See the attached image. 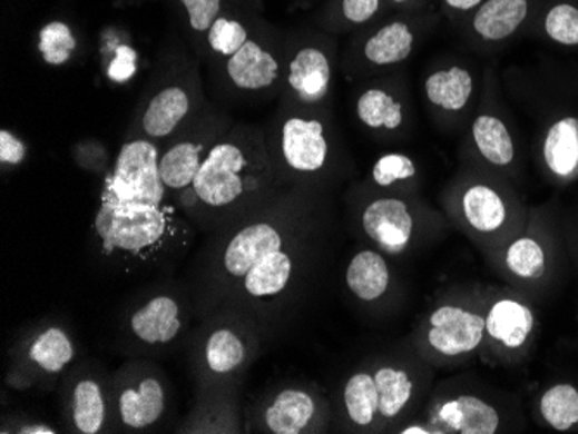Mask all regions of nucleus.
<instances>
[{
    "instance_id": "f257e3e1",
    "label": "nucleus",
    "mask_w": 578,
    "mask_h": 434,
    "mask_svg": "<svg viewBox=\"0 0 578 434\" xmlns=\"http://www.w3.org/2000/svg\"><path fill=\"white\" fill-rule=\"evenodd\" d=\"M317 230L307 206L274 195L206 234L184 277L198 320L218 308H236L268 334L307 268Z\"/></svg>"
},
{
    "instance_id": "f03ea898",
    "label": "nucleus",
    "mask_w": 578,
    "mask_h": 434,
    "mask_svg": "<svg viewBox=\"0 0 578 434\" xmlns=\"http://www.w3.org/2000/svg\"><path fill=\"white\" fill-rule=\"evenodd\" d=\"M272 186L274 171L261 132L236 127L215 144L195 183L175 203L199 233L212 234L272 198Z\"/></svg>"
},
{
    "instance_id": "7ed1b4c3",
    "label": "nucleus",
    "mask_w": 578,
    "mask_h": 434,
    "mask_svg": "<svg viewBox=\"0 0 578 434\" xmlns=\"http://www.w3.org/2000/svg\"><path fill=\"white\" fill-rule=\"evenodd\" d=\"M196 225L175 203L153 206L99 205L90 225L94 251L111 270L172 276L195 245Z\"/></svg>"
},
{
    "instance_id": "20e7f679",
    "label": "nucleus",
    "mask_w": 578,
    "mask_h": 434,
    "mask_svg": "<svg viewBox=\"0 0 578 434\" xmlns=\"http://www.w3.org/2000/svg\"><path fill=\"white\" fill-rule=\"evenodd\" d=\"M195 299L186 280L161 276L130 296L117 323L118 352L125 357H167L186 348L195 329Z\"/></svg>"
},
{
    "instance_id": "39448f33",
    "label": "nucleus",
    "mask_w": 578,
    "mask_h": 434,
    "mask_svg": "<svg viewBox=\"0 0 578 434\" xmlns=\"http://www.w3.org/2000/svg\"><path fill=\"white\" fill-rule=\"evenodd\" d=\"M265 334L252 315L236 308H218L199 318L186 346L196 388L243 383Z\"/></svg>"
},
{
    "instance_id": "423d86ee",
    "label": "nucleus",
    "mask_w": 578,
    "mask_h": 434,
    "mask_svg": "<svg viewBox=\"0 0 578 434\" xmlns=\"http://www.w3.org/2000/svg\"><path fill=\"white\" fill-rule=\"evenodd\" d=\"M174 388L156 358H127L111 371L115 433H149L164 426Z\"/></svg>"
},
{
    "instance_id": "0eeeda50",
    "label": "nucleus",
    "mask_w": 578,
    "mask_h": 434,
    "mask_svg": "<svg viewBox=\"0 0 578 434\" xmlns=\"http://www.w3.org/2000/svg\"><path fill=\"white\" fill-rule=\"evenodd\" d=\"M78 355L74 331L59 318H40L28 324L9 348V362L25 368L40 393L58 389L62 376L78 361Z\"/></svg>"
},
{
    "instance_id": "6e6552de",
    "label": "nucleus",
    "mask_w": 578,
    "mask_h": 434,
    "mask_svg": "<svg viewBox=\"0 0 578 434\" xmlns=\"http://www.w3.org/2000/svg\"><path fill=\"white\" fill-rule=\"evenodd\" d=\"M58 389L67 433H115L111 371L102 362H75L62 376Z\"/></svg>"
},
{
    "instance_id": "1a4fd4ad",
    "label": "nucleus",
    "mask_w": 578,
    "mask_h": 434,
    "mask_svg": "<svg viewBox=\"0 0 578 434\" xmlns=\"http://www.w3.org/2000/svg\"><path fill=\"white\" fill-rule=\"evenodd\" d=\"M159 151L155 140L136 137L121 146L114 168L102 184L101 203L115 206H161L172 201L170 190L159 175ZM177 205V203H175Z\"/></svg>"
},
{
    "instance_id": "9d476101",
    "label": "nucleus",
    "mask_w": 578,
    "mask_h": 434,
    "mask_svg": "<svg viewBox=\"0 0 578 434\" xmlns=\"http://www.w3.org/2000/svg\"><path fill=\"white\" fill-rule=\"evenodd\" d=\"M330 407L317 388L290 384L245 407V433L307 434L326 430Z\"/></svg>"
},
{
    "instance_id": "9b49d317",
    "label": "nucleus",
    "mask_w": 578,
    "mask_h": 434,
    "mask_svg": "<svg viewBox=\"0 0 578 434\" xmlns=\"http://www.w3.org/2000/svg\"><path fill=\"white\" fill-rule=\"evenodd\" d=\"M243 383L196 388L186 420L175 426L179 434L245 433V407L241 404Z\"/></svg>"
},
{
    "instance_id": "f8f14e48",
    "label": "nucleus",
    "mask_w": 578,
    "mask_h": 434,
    "mask_svg": "<svg viewBox=\"0 0 578 434\" xmlns=\"http://www.w3.org/2000/svg\"><path fill=\"white\" fill-rule=\"evenodd\" d=\"M362 236L386 255H400L411 246L415 220L404 199L381 196L362 206L357 218Z\"/></svg>"
},
{
    "instance_id": "ddd939ff",
    "label": "nucleus",
    "mask_w": 578,
    "mask_h": 434,
    "mask_svg": "<svg viewBox=\"0 0 578 434\" xmlns=\"http://www.w3.org/2000/svg\"><path fill=\"white\" fill-rule=\"evenodd\" d=\"M226 134L221 124L205 121L199 130L177 137V140L159 155V175L174 198L195 183L206 156L210 155L215 144Z\"/></svg>"
},
{
    "instance_id": "4468645a",
    "label": "nucleus",
    "mask_w": 578,
    "mask_h": 434,
    "mask_svg": "<svg viewBox=\"0 0 578 434\" xmlns=\"http://www.w3.org/2000/svg\"><path fill=\"white\" fill-rule=\"evenodd\" d=\"M486 317L461 305H442L428 318L424 339L445 358L466 357L486 337Z\"/></svg>"
},
{
    "instance_id": "2eb2a0df",
    "label": "nucleus",
    "mask_w": 578,
    "mask_h": 434,
    "mask_svg": "<svg viewBox=\"0 0 578 434\" xmlns=\"http://www.w3.org/2000/svg\"><path fill=\"white\" fill-rule=\"evenodd\" d=\"M280 152L286 170L315 175L330 158L326 127L317 118L287 117L280 128Z\"/></svg>"
},
{
    "instance_id": "dca6fc26",
    "label": "nucleus",
    "mask_w": 578,
    "mask_h": 434,
    "mask_svg": "<svg viewBox=\"0 0 578 434\" xmlns=\"http://www.w3.org/2000/svg\"><path fill=\"white\" fill-rule=\"evenodd\" d=\"M195 93L189 86L174 82L159 87L149 96L137 117L139 137L164 140L184 127L195 111Z\"/></svg>"
},
{
    "instance_id": "f3484780",
    "label": "nucleus",
    "mask_w": 578,
    "mask_h": 434,
    "mask_svg": "<svg viewBox=\"0 0 578 434\" xmlns=\"http://www.w3.org/2000/svg\"><path fill=\"white\" fill-rule=\"evenodd\" d=\"M431 423L437 433L493 434L501 420L492 405L477 396L462 395L439 405Z\"/></svg>"
},
{
    "instance_id": "a211bd4d",
    "label": "nucleus",
    "mask_w": 578,
    "mask_h": 434,
    "mask_svg": "<svg viewBox=\"0 0 578 434\" xmlns=\"http://www.w3.org/2000/svg\"><path fill=\"white\" fill-rule=\"evenodd\" d=\"M345 284L350 295L362 305H376L392 286L389 258L380 249H361L346 265Z\"/></svg>"
},
{
    "instance_id": "6ab92c4d",
    "label": "nucleus",
    "mask_w": 578,
    "mask_h": 434,
    "mask_svg": "<svg viewBox=\"0 0 578 434\" xmlns=\"http://www.w3.org/2000/svg\"><path fill=\"white\" fill-rule=\"evenodd\" d=\"M226 73L237 90L261 92L280 80L281 65L276 56L256 40L249 39L236 55L227 58Z\"/></svg>"
},
{
    "instance_id": "aec40b11",
    "label": "nucleus",
    "mask_w": 578,
    "mask_h": 434,
    "mask_svg": "<svg viewBox=\"0 0 578 434\" xmlns=\"http://www.w3.org/2000/svg\"><path fill=\"white\" fill-rule=\"evenodd\" d=\"M330 58L317 47H302L287 67V87L303 105H319L330 93Z\"/></svg>"
},
{
    "instance_id": "412c9836",
    "label": "nucleus",
    "mask_w": 578,
    "mask_h": 434,
    "mask_svg": "<svg viewBox=\"0 0 578 434\" xmlns=\"http://www.w3.org/2000/svg\"><path fill=\"white\" fill-rule=\"evenodd\" d=\"M536 327V317L528 305L515 298H501L487 312L486 331L490 339L506 349H520Z\"/></svg>"
},
{
    "instance_id": "4be33fe9",
    "label": "nucleus",
    "mask_w": 578,
    "mask_h": 434,
    "mask_svg": "<svg viewBox=\"0 0 578 434\" xmlns=\"http://www.w3.org/2000/svg\"><path fill=\"white\" fill-rule=\"evenodd\" d=\"M378 405L380 400L373 371L357 368L346 377L342 388V412L346 424L352 430H378Z\"/></svg>"
},
{
    "instance_id": "5701e85b",
    "label": "nucleus",
    "mask_w": 578,
    "mask_h": 434,
    "mask_svg": "<svg viewBox=\"0 0 578 434\" xmlns=\"http://www.w3.org/2000/svg\"><path fill=\"white\" fill-rule=\"evenodd\" d=\"M374 383H376L378 400V427L393 423L404 414L414 396V381L405 368L393 364H376L373 368Z\"/></svg>"
},
{
    "instance_id": "b1692460",
    "label": "nucleus",
    "mask_w": 578,
    "mask_h": 434,
    "mask_svg": "<svg viewBox=\"0 0 578 434\" xmlns=\"http://www.w3.org/2000/svg\"><path fill=\"white\" fill-rule=\"evenodd\" d=\"M527 0H487L474 16L473 27L486 40H504L527 18Z\"/></svg>"
},
{
    "instance_id": "393cba45",
    "label": "nucleus",
    "mask_w": 578,
    "mask_h": 434,
    "mask_svg": "<svg viewBox=\"0 0 578 434\" xmlns=\"http://www.w3.org/2000/svg\"><path fill=\"white\" fill-rule=\"evenodd\" d=\"M543 159L552 174L564 179L578 170V118H564L549 128L543 142Z\"/></svg>"
},
{
    "instance_id": "a878e982",
    "label": "nucleus",
    "mask_w": 578,
    "mask_h": 434,
    "mask_svg": "<svg viewBox=\"0 0 578 434\" xmlns=\"http://www.w3.org/2000/svg\"><path fill=\"white\" fill-rule=\"evenodd\" d=\"M462 214L477 233L492 234L504 225L508 211L499 193L492 187L477 184L462 196Z\"/></svg>"
},
{
    "instance_id": "bb28decb",
    "label": "nucleus",
    "mask_w": 578,
    "mask_h": 434,
    "mask_svg": "<svg viewBox=\"0 0 578 434\" xmlns=\"http://www.w3.org/2000/svg\"><path fill=\"white\" fill-rule=\"evenodd\" d=\"M414 36L402 21L386 24L365 42L364 58L374 67H392L405 61L412 52Z\"/></svg>"
},
{
    "instance_id": "cd10ccee",
    "label": "nucleus",
    "mask_w": 578,
    "mask_h": 434,
    "mask_svg": "<svg viewBox=\"0 0 578 434\" xmlns=\"http://www.w3.org/2000/svg\"><path fill=\"white\" fill-rule=\"evenodd\" d=\"M424 87L431 105L439 106L445 111H459L471 99L473 77L464 68H449L431 75Z\"/></svg>"
},
{
    "instance_id": "c85d7f7f",
    "label": "nucleus",
    "mask_w": 578,
    "mask_h": 434,
    "mask_svg": "<svg viewBox=\"0 0 578 434\" xmlns=\"http://www.w3.org/2000/svg\"><path fill=\"white\" fill-rule=\"evenodd\" d=\"M473 139L478 151L489 164L506 167L515 158V146L508 127L492 115H480L474 120Z\"/></svg>"
},
{
    "instance_id": "c756f323",
    "label": "nucleus",
    "mask_w": 578,
    "mask_h": 434,
    "mask_svg": "<svg viewBox=\"0 0 578 434\" xmlns=\"http://www.w3.org/2000/svg\"><path fill=\"white\" fill-rule=\"evenodd\" d=\"M357 117L373 130H396L404 121V106L383 89H368L357 99Z\"/></svg>"
},
{
    "instance_id": "7c9ffc66",
    "label": "nucleus",
    "mask_w": 578,
    "mask_h": 434,
    "mask_svg": "<svg viewBox=\"0 0 578 434\" xmlns=\"http://www.w3.org/2000/svg\"><path fill=\"white\" fill-rule=\"evenodd\" d=\"M540 414L549 426L568 431L578 424V389L571 384H556L540 398Z\"/></svg>"
},
{
    "instance_id": "2f4dec72",
    "label": "nucleus",
    "mask_w": 578,
    "mask_h": 434,
    "mask_svg": "<svg viewBox=\"0 0 578 434\" xmlns=\"http://www.w3.org/2000/svg\"><path fill=\"white\" fill-rule=\"evenodd\" d=\"M506 265L521 279H540L546 274V253L532 237H520L506 251Z\"/></svg>"
},
{
    "instance_id": "473e14b6",
    "label": "nucleus",
    "mask_w": 578,
    "mask_h": 434,
    "mask_svg": "<svg viewBox=\"0 0 578 434\" xmlns=\"http://www.w3.org/2000/svg\"><path fill=\"white\" fill-rule=\"evenodd\" d=\"M75 49H77V39L67 23L52 21L40 30L39 52L47 65L51 67L67 65Z\"/></svg>"
},
{
    "instance_id": "72a5a7b5",
    "label": "nucleus",
    "mask_w": 578,
    "mask_h": 434,
    "mask_svg": "<svg viewBox=\"0 0 578 434\" xmlns=\"http://www.w3.org/2000/svg\"><path fill=\"white\" fill-rule=\"evenodd\" d=\"M248 30L239 21L218 18L208 30V46L215 55L231 58L248 42Z\"/></svg>"
},
{
    "instance_id": "f704fd0d",
    "label": "nucleus",
    "mask_w": 578,
    "mask_h": 434,
    "mask_svg": "<svg viewBox=\"0 0 578 434\" xmlns=\"http://www.w3.org/2000/svg\"><path fill=\"white\" fill-rule=\"evenodd\" d=\"M415 165L409 156L402 152H390L381 156L371 171V179L381 189H389L402 180L414 179Z\"/></svg>"
},
{
    "instance_id": "c9c22d12",
    "label": "nucleus",
    "mask_w": 578,
    "mask_h": 434,
    "mask_svg": "<svg viewBox=\"0 0 578 434\" xmlns=\"http://www.w3.org/2000/svg\"><path fill=\"white\" fill-rule=\"evenodd\" d=\"M546 31L556 42L578 46V9L570 4H559L546 16Z\"/></svg>"
},
{
    "instance_id": "e433bc0d",
    "label": "nucleus",
    "mask_w": 578,
    "mask_h": 434,
    "mask_svg": "<svg viewBox=\"0 0 578 434\" xmlns=\"http://www.w3.org/2000/svg\"><path fill=\"white\" fill-rule=\"evenodd\" d=\"M2 434H58L61 431L55 424L47 423L40 415L31 412L12 411L2 415L0 421Z\"/></svg>"
},
{
    "instance_id": "4c0bfd02",
    "label": "nucleus",
    "mask_w": 578,
    "mask_h": 434,
    "mask_svg": "<svg viewBox=\"0 0 578 434\" xmlns=\"http://www.w3.org/2000/svg\"><path fill=\"white\" fill-rule=\"evenodd\" d=\"M137 62H139V55H137L136 49L128 43H118L115 47L114 56L106 65V78L111 83L124 86L136 77L137 70H139Z\"/></svg>"
},
{
    "instance_id": "58836bf2",
    "label": "nucleus",
    "mask_w": 578,
    "mask_h": 434,
    "mask_svg": "<svg viewBox=\"0 0 578 434\" xmlns=\"http://www.w3.org/2000/svg\"><path fill=\"white\" fill-rule=\"evenodd\" d=\"M189 14V24L193 30L208 31L218 20L221 0H180Z\"/></svg>"
},
{
    "instance_id": "ea45409f",
    "label": "nucleus",
    "mask_w": 578,
    "mask_h": 434,
    "mask_svg": "<svg viewBox=\"0 0 578 434\" xmlns=\"http://www.w3.org/2000/svg\"><path fill=\"white\" fill-rule=\"evenodd\" d=\"M27 144L9 132L8 128H2L0 132V164L2 167H20L27 159Z\"/></svg>"
},
{
    "instance_id": "a19ab883",
    "label": "nucleus",
    "mask_w": 578,
    "mask_h": 434,
    "mask_svg": "<svg viewBox=\"0 0 578 434\" xmlns=\"http://www.w3.org/2000/svg\"><path fill=\"white\" fill-rule=\"evenodd\" d=\"M380 0H343V14L352 23H365L376 14Z\"/></svg>"
},
{
    "instance_id": "79ce46f5",
    "label": "nucleus",
    "mask_w": 578,
    "mask_h": 434,
    "mask_svg": "<svg viewBox=\"0 0 578 434\" xmlns=\"http://www.w3.org/2000/svg\"><path fill=\"white\" fill-rule=\"evenodd\" d=\"M451 8L459 9V11H470L481 4V0H445Z\"/></svg>"
},
{
    "instance_id": "37998d69",
    "label": "nucleus",
    "mask_w": 578,
    "mask_h": 434,
    "mask_svg": "<svg viewBox=\"0 0 578 434\" xmlns=\"http://www.w3.org/2000/svg\"><path fill=\"white\" fill-rule=\"evenodd\" d=\"M399 433L402 434H428V433H437L433 427H427V426H408L404 427V430H400Z\"/></svg>"
},
{
    "instance_id": "c03bdc74",
    "label": "nucleus",
    "mask_w": 578,
    "mask_h": 434,
    "mask_svg": "<svg viewBox=\"0 0 578 434\" xmlns=\"http://www.w3.org/2000/svg\"><path fill=\"white\" fill-rule=\"evenodd\" d=\"M393 2H405V0H393Z\"/></svg>"
}]
</instances>
